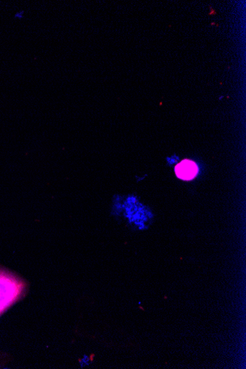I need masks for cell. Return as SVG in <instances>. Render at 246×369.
<instances>
[{
	"mask_svg": "<svg viewBox=\"0 0 246 369\" xmlns=\"http://www.w3.org/2000/svg\"><path fill=\"white\" fill-rule=\"evenodd\" d=\"M176 176L181 180L189 181L193 180L198 176L199 168L195 162L185 159L178 164L175 167Z\"/></svg>",
	"mask_w": 246,
	"mask_h": 369,
	"instance_id": "3957f363",
	"label": "cell"
},
{
	"mask_svg": "<svg viewBox=\"0 0 246 369\" xmlns=\"http://www.w3.org/2000/svg\"><path fill=\"white\" fill-rule=\"evenodd\" d=\"M25 288L22 279L0 268V315L24 295Z\"/></svg>",
	"mask_w": 246,
	"mask_h": 369,
	"instance_id": "7a4b0ae2",
	"label": "cell"
},
{
	"mask_svg": "<svg viewBox=\"0 0 246 369\" xmlns=\"http://www.w3.org/2000/svg\"><path fill=\"white\" fill-rule=\"evenodd\" d=\"M25 11H23V10H21V11H18L15 13L14 14V18H16V19H22V18H25Z\"/></svg>",
	"mask_w": 246,
	"mask_h": 369,
	"instance_id": "5b68a950",
	"label": "cell"
},
{
	"mask_svg": "<svg viewBox=\"0 0 246 369\" xmlns=\"http://www.w3.org/2000/svg\"><path fill=\"white\" fill-rule=\"evenodd\" d=\"M167 162H168V163L169 164V165H174V164L177 163V162H178V158H175V159H173L172 158H167Z\"/></svg>",
	"mask_w": 246,
	"mask_h": 369,
	"instance_id": "8992f818",
	"label": "cell"
},
{
	"mask_svg": "<svg viewBox=\"0 0 246 369\" xmlns=\"http://www.w3.org/2000/svg\"><path fill=\"white\" fill-rule=\"evenodd\" d=\"M91 362H92V359L90 358L89 356H87V355H84V356L79 360V363L81 368H84V367L88 366V365H90V363H91Z\"/></svg>",
	"mask_w": 246,
	"mask_h": 369,
	"instance_id": "277c9868",
	"label": "cell"
},
{
	"mask_svg": "<svg viewBox=\"0 0 246 369\" xmlns=\"http://www.w3.org/2000/svg\"><path fill=\"white\" fill-rule=\"evenodd\" d=\"M113 214L122 217L131 227L138 231L147 229L153 219V214L147 206L140 202L135 195L119 197L113 202Z\"/></svg>",
	"mask_w": 246,
	"mask_h": 369,
	"instance_id": "6da1fadb",
	"label": "cell"
}]
</instances>
